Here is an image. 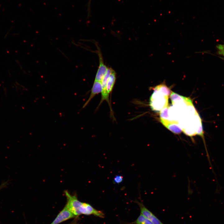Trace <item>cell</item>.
<instances>
[{"instance_id": "cell-1", "label": "cell", "mask_w": 224, "mask_h": 224, "mask_svg": "<svg viewBox=\"0 0 224 224\" xmlns=\"http://www.w3.org/2000/svg\"><path fill=\"white\" fill-rule=\"evenodd\" d=\"M168 98L158 91H154L150 98V105L152 109L155 111H161L168 106Z\"/></svg>"}, {"instance_id": "cell-2", "label": "cell", "mask_w": 224, "mask_h": 224, "mask_svg": "<svg viewBox=\"0 0 224 224\" xmlns=\"http://www.w3.org/2000/svg\"><path fill=\"white\" fill-rule=\"evenodd\" d=\"M67 202L66 206L75 216L81 215L80 210L82 202L78 200L75 195H71L68 191L65 192Z\"/></svg>"}, {"instance_id": "cell-3", "label": "cell", "mask_w": 224, "mask_h": 224, "mask_svg": "<svg viewBox=\"0 0 224 224\" xmlns=\"http://www.w3.org/2000/svg\"><path fill=\"white\" fill-rule=\"evenodd\" d=\"M135 202L138 205L141 213L151 221L154 224H164L154 214L145 207L142 201L139 202L136 200Z\"/></svg>"}, {"instance_id": "cell-4", "label": "cell", "mask_w": 224, "mask_h": 224, "mask_svg": "<svg viewBox=\"0 0 224 224\" xmlns=\"http://www.w3.org/2000/svg\"><path fill=\"white\" fill-rule=\"evenodd\" d=\"M75 217L65 206L50 224H58Z\"/></svg>"}, {"instance_id": "cell-5", "label": "cell", "mask_w": 224, "mask_h": 224, "mask_svg": "<svg viewBox=\"0 0 224 224\" xmlns=\"http://www.w3.org/2000/svg\"><path fill=\"white\" fill-rule=\"evenodd\" d=\"M98 53L99 59V65L96 74L95 81L101 82L108 68L104 64L102 56L100 50H98Z\"/></svg>"}, {"instance_id": "cell-6", "label": "cell", "mask_w": 224, "mask_h": 224, "mask_svg": "<svg viewBox=\"0 0 224 224\" xmlns=\"http://www.w3.org/2000/svg\"><path fill=\"white\" fill-rule=\"evenodd\" d=\"M160 119L163 125L174 133L179 134L181 132L182 129L177 121H170L162 119Z\"/></svg>"}, {"instance_id": "cell-7", "label": "cell", "mask_w": 224, "mask_h": 224, "mask_svg": "<svg viewBox=\"0 0 224 224\" xmlns=\"http://www.w3.org/2000/svg\"><path fill=\"white\" fill-rule=\"evenodd\" d=\"M102 90V87L101 82L94 81L91 89L90 95L88 100L83 105L82 108H85L88 105L96 95L101 93Z\"/></svg>"}, {"instance_id": "cell-8", "label": "cell", "mask_w": 224, "mask_h": 224, "mask_svg": "<svg viewBox=\"0 0 224 224\" xmlns=\"http://www.w3.org/2000/svg\"><path fill=\"white\" fill-rule=\"evenodd\" d=\"M170 97L173 105L177 102H184L188 105L193 104L191 100L189 98L180 95L173 91H171Z\"/></svg>"}, {"instance_id": "cell-9", "label": "cell", "mask_w": 224, "mask_h": 224, "mask_svg": "<svg viewBox=\"0 0 224 224\" xmlns=\"http://www.w3.org/2000/svg\"><path fill=\"white\" fill-rule=\"evenodd\" d=\"M116 79V73L115 71L113 70L108 79L106 86V91L109 95L112 91Z\"/></svg>"}, {"instance_id": "cell-10", "label": "cell", "mask_w": 224, "mask_h": 224, "mask_svg": "<svg viewBox=\"0 0 224 224\" xmlns=\"http://www.w3.org/2000/svg\"><path fill=\"white\" fill-rule=\"evenodd\" d=\"M154 91H158L165 96L169 97L171 91L164 82L154 87Z\"/></svg>"}, {"instance_id": "cell-11", "label": "cell", "mask_w": 224, "mask_h": 224, "mask_svg": "<svg viewBox=\"0 0 224 224\" xmlns=\"http://www.w3.org/2000/svg\"><path fill=\"white\" fill-rule=\"evenodd\" d=\"M133 224H154L151 221L140 213L137 219L130 223Z\"/></svg>"}, {"instance_id": "cell-12", "label": "cell", "mask_w": 224, "mask_h": 224, "mask_svg": "<svg viewBox=\"0 0 224 224\" xmlns=\"http://www.w3.org/2000/svg\"><path fill=\"white\" fill-rule=\"evenodd\" d=\"M169 107L167 106L163 108L160 112V119L168 120L169 116L168 114V111Z\"/></svg>"}, {"instance_id": "cell-13", "label": "cell", "mask_w": 224, "mask_h": 224, "mask_svg": "<svg viewBox=\"0 0 224 224\" xmlns=\"http://www.w3.org/2000/svg\"><path fill=\"white\" fill-rule=\"evenodd\" d=\"M218 53L224 57V45L219 44L217 46Z\"/></svg>"}, {"instance_id": "cell-14", "label": "cell", "mask_w": 224, "mask_h": 224, "mask_svg": "<svg viewBox=\"0 0 224 224\" xmlns=\"http://www.w3.org/2000/svg\"><path fill=\"white\" fill-rule=\"evenodd\" d=\"M123 180V177L120 175H117L114 178V181L115 183L119 184L121 183Z\"/></svg>"}, {"instance_id": "cell-15", "label": "cell", "mask_w": 224, "mask_h": 224, "mask_svg": "<svg viewBox=\"0 0 224 224\" xmlns=\"http://www.w3.org/2000/svg\"><path fill=\"white\" fill-rule=\"evenodd\" d=\"M8 184L7 182H5L3 183L0 185V191L3 188L6 187Z\"/></svg>"}]
</instances>
